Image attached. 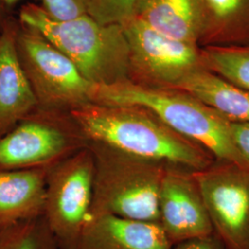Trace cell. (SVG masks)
<instances>
[{
  "label": "cell",
  "mask_w": 249,
  "mask_h": 249,
  "mask_svg": "<svg viewBox=\"0 0 249 249\" xmlns=\"http://www.w3.org/2000/svg\"><path fill=\"white\" fill-rule=\"evenodd\" d=\"M16 48L39 108L71 112L91 103L93 84L40 32L19 23Z\"/></svg>",
  "instance_id": "obj_6"
},
{
  "label": "cell",
  "mask_w": 249,
  "mask_h": 249,
  "mask_svg": "<svg viewBox=\"0 0 249 249\" xmlns=\"http://www.w3.org/2000/svg\"><path fill=\"white\" fill-rule=\"evenodd\" d=\"M201 48L207 70L249 91V45Z\"/></svg>",
  "instance_id": "obj_17"
},
{
  "label": "cell",
  "mask_w": 249,
  "mask_h": 249,
  "mask_svg": "<svg viewBox=\"0 0 249 249\" xmlns=\"http://www.w3.org/2000/svg\"><path fill=\"white\" fill-rule=\"evenodd\" d=\"M135 17L163 36L198 45L202 0H142Z\"/></svg>",
  "instance_id": "obj_14"
},
{
  "label": "cell",
  "mask_w": 249,
  "mask_h": 249,
  "mask_svg": "<svg viewBox=\"0 0 249 249\" xmlns=\"http://www.w3.org/2000/svg\"><path fill=\"white\" fill-rule=\"evenodd\" d=\"M90 102L146 108L178 133L202 145L216 160L249 168L231 140L230 121L183 90L144 87L123 80L93 84Z\"/></svg>",
  "instance_id": "obj_2"
},
{
  "label": "cell",
  "mask_w": 249,
  "mask_h": 249,
  "mask_svg": "<svg viewBox=\"0 0 249 249\" xmlns=\"http://www.w3.org/2000/svg\"><path fill=\"white\" fill-rule=\"evenodd\" d=\"M159 223L173 246L213 233L194 174L167 165L160 184Z\"/></svg>",
  "instance_id": "obj_10"
},
{
  "label": "cell",
  "mask_w": 249,
  "mask_h": 249,
  "mask_svg": "<svg viewBox=\"0 0 249 249\" xmlns=\"http://www.w3.org/2000/svg\"><path fill=\"white\" fill-rule=\"evenodd\" d=\"M70 113L89 142L135 157L192 172L216 161L202 145L178 133L143 107L89 103Z\"/></svg>",
  "instance_id": "obj_1"
},
{
  "label": "cell",
  "mask_w": 249,
  "mask_h": 249,
  "mask_svg": "<svg viewBox=\"0 0 249 249\" xmlns=\"http://www.w3.org/2000/svg\"><path fill=\"white\" fill-rule=\"evenodd\" d=\"M89 142L70 112L38 107L0 138V169L51 168Z\"/></svg>",
  "instance_id": "obj_5"
},
{
  "label": "cell",
  "mask_w": 249,
  "mask_h": 249,
  "mask_svg": "<svg viewBox=\"0 0 249 249\" xmlns=\"http://www.w3.org/2000/svg\"><path fill=\"white\" fill-rule=\"evenodd\" d=\"M0 249H60L44 216L0 231Z\"/></svg>",
  "instance_id": "obj_18"
},
{
  "label": "cell",
  "mask_w": 249,
  "mask_h": 249,
  "mask_svg": "<svg viewBox=\"0 0 249 249\" xmlns=\"http://www.w3.org/2000/svg\"><path fill=\"white\" fill-rule=\"evenodd\" d=\"M231 140L241 156L249 166V122H231Z\"/></svg>",
  "instance_id": "obj_21"
},
{
  "label": "cell",
  "mask_w": 249,
  "mask_h": 249,
  "mask_svg": "<svg viewBox=\"0 0 249 249\" xmlns=\"http://www.w3.org/2000/svg\"><path fill=\"white\" fill-rule=\"evenodd\" d=\"M93 178L94 157L89 146L47 173L43 216L60 249H73L89 219Z\"/></svg>",
  "instance_id": "obj_8"
},
{
  "label": "cell",
  "mask_w": 249,
  "mask_h": 249,
  "mask_svg": "<svg viewBox=\"0 0 249 249\" xmlns=\"http://www.w3.org/2000/svg\"><path fill=\"white\" fill-rule=\"evenodd\" d=\"M45 13L54 20L67 21L87 15L81 0H41Z\"/></svg>",
  "instance_id": "obj_20"
},
{
  "label": "cell",
  "mask_w": 249,
  "mask_h": 249,
  "mask_svg": "<svg viewBox=\"0 0 249 249\" xmlns=\"http://www.w3.org/2000/svg\"><path fill=\"white\" fill-rule=\"evenodd\" d=\"M88 146L94 157L89 219L116 215L159 223V192L167 165L101 143L89 142Z\"/></svg>",
  "instance_id": "obj_4"
},
{
  "label": "cell",
  "mask_w": 249,
  "mask_h": 249,
  "mask_svg": "<svg viewBox=\"0 0 249 249\" xmlns=\"http://www.w3.org/2000/svg\"><path fill=\"white\" fill-rule=\"evenodd\" d=\"M193 174L214 232L229 249H249V168L216 160Z\"/></svg>",
  "instance_id": "obj_9"
},
{
  "label": "cell",
  "mask_w": 249,
  "mask_h": 249,
  "mask_svg": "<svg viewBox=\"0 0 249 249\" xmlns=\"http://www.w3.org/2000/svg\"><path fill=\"white\" fill-rule=\"evenodd\" d=\"M121 26L128 46L130 82L150 88L177 89L193 72L206 69L199 45L163 36L137 17Z\"/></svg>",
  "instance_id": "obj_7"
},
{
  "label": "cell",
  "mask_w": 249,
  "mask_h": 249,
  "mask_svg": "<svg viewBox=\"0 0 249 249\" xmlns=\"http://www.w3.org/2000/svg\"><path fill=\"white\" fill-rule=\"evenodd\" d=\"M49 169H0V231L44 215Z\"/></svg>",
  "instance_id": "obj_13"
},
{
  "label": "cell",
  "mask_w": 249,
  "mask_h": 249,
  "mask_svg": "<svg viewBox=\"0 0 249 249\" xmlns=\"http://www.w3.org/2000/svg\"><path fill=\"white\" fill-rule=\"evenodd\" d=\"M19 1H21V0H2V4L6 5V6H9V7H11V6L17 4Z\"/></svg>",
  "instance_id": "obj_23"
},
{
  "label": "cell",
  "mask_w": 249,
  "mask_h": 249,
  "mask_svg": "<svg viewBox=\"0 0 249 249\" xmlns=\"http://www.w3.org/2000/svg\"><path fill=\"white\" fill-rule=\"evenodd\" d=\"M159 223L102 215L89 219L73 249H173Z\"/></svg>",
  "instance_id": "obj_11"
},
{
  "label": "cell",
  "mask_w": 249,
  "mask_h": 249,
  "mask_svg": "<svg viewBox=\"0 0 249 249\" xmlns=\"http://www.w3.org/2000/svg\"><path fill=\"white\" fill-rule=\"evenodd\" d=\"M17 27L7 22L0 34V138L38 108L30 82L18 60Z\"/></svg>",
  "instance_id": "obj_12"
},
{
  "label": "cell",
  "mask_w": 249,
  "mask_h": 249,
  "mask_svg": "<svg viewBox=\"0 0 249 249\" xmlns=\"http://www.w3.org/2000/svg\"><path fill=\"white\" fill-rule=\"evenodd\" d=\"M87 15L104 25H123L136 16L142 0H81Z\"/></svg>",
  "instance_id": "obj_19"
},
{
  "label": "cell",
  "mask_w": 249,
  "mask_h": 249,
  "mask_svg": "<svg viewBox=\"0 0 249 249\" xmlns=\"http://www.w3.org/2000/svg\"><path fill=\"white\" fill-rule=\"evenodd\" d=\"M176 89L192 95L231 122H249V91L207 69L193 72Z\"/></svg>",
  "instance_id": "obj_15"
},
{
  "label": "cell",
  "mask_w": 249,
  "mask_h": 249,
  "mask_svg": "<svg viewBox=\"0 0 249 249\" xmlns=\"http://www.w3.org/2000/svg\"><path fill=\"white\" fill-rule=\"evenodd\" d=\"M19 23L40 32L90 83L127 80L128 46L121 25H104L88 15L57 21L36 3L22 6Z\"/></svg>",
  "instance_id": "obj_3"
},
{
  "label": "cell",
  "mask_w": 249,
  "mask_h": 249,
  "mask_svg": "<svg viewBox=\"0 0 249 249\" xmlns=\"http://www.w3.org/2000/svg\"><path fill=\"white\" fill-rule=\"evenodd\" d=\"M0 4H2V0H0Z\"/></svg>",
  "instance_id": "obj_24"
},
{
  "label": "cell",
  "mask_w": 249,
  "mask_h": 249,
  "mask_svg": "<svg viewBox=\"0 0 249 249\" xmlns=\"http://www.w3.org/2000/svg\"><path fill=\"white\" fill-rule=\"evenodd\" d=\"M200 47L249 45V0H202Z\"/></svg>",
  "instance_id": "obj_16"
},
{
  "label": "cell",
  "mask_w": 249,
  "mask_h": 249,
  "mask_svg": "<svg viewBox=\"0 0 249 249\" xmlns=\"http://www.w3.org/2000/svg\"><path fill=\"white\" fill-rule=\"evenodd\" d=\"M173 249H229L219 236L213 232L211 235L184 241L174 246Z\"/></svg>",
  "instance_id": "obj_22"
}]
</instances>
